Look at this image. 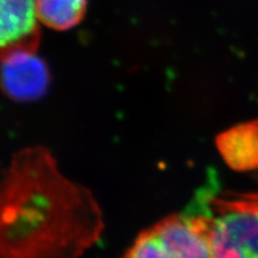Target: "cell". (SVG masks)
Wrapping results in <instances>:
<instances>
[{"label": "cell", "instance_id": "obj_3", "mask_svg": "<svg viewBox=\"0 0 258 258\" xmlns=\"http://www.w3.org/2000/svg\"><path fill=\"white\" fill-rule=\"evenodd\" d=\"M210 216L214 258H258V211L242 194L199 189Z\"/></svg>", "mask_w": 258, "mask_h": 258}, {"label": "cell", "instance_id": "obj_4", "mask_svg": "<svg viewBox=\"0 0 258 258\" xmlns=\"http://www.w3.org/2000/svg\"><path fill=\"white\" fill-rule=\"evenodd\" d=\"M36 0H0V52L2 56L36 53L40 26Z\"/></svg>", "mask_w": 258, "mask_h": 258}, {"label": "cell", "instance_id": "obj_8", "mask_svg": "<svg viewBox=\"0 0 258 258\" xmlns=\"http://www.w3.org/2000/svg\"><path fill=\"white\" fill-rule=\"evenodd\" d=\"M242 197L244 198L248 206H251L256 211H258V192L242 194Z\"/></svg>", "mask_w": 258, "mask_h": 258}, {"label": "cell", "instance_id": "obj_7", "mask_svg": "<svg viewBox=\"0 0 258 258\" xmlns=\"http://www.w3.org/2000/svg\"><path fill=\"white\" fill-rule=\"evenodd\" d=\"M39 22L54 30H68L84 19L87 0H36Z\"/></svg>", "mask_w": 258, "mask_h": 258}, {"label": "cell", "instance_id": "obj_6", "mask_svg": "<svg viewBox=\"0 0 258 258\" xmlns=\"http://www.w3.org/2000/svg\"><path fill=\"white\" fill-rule=\"evenodd\" d=\"M217 151L236 171L258 170V119L241 123L216 137Z\"/></svg>", "mask_w": 258, "mask_h": 258}, {"label": "cell", "instance_id": "obj_2", "mask_svg": "<svg viewBox=\"0 0 258 258\" xmlns=\"http://www.w3.org/2000/svg\"><path fill=\"white\" fill-rule=\"evenodd\" d=\"M122 258H214L210 216L201 194L197 191L183 212L140 232Z\"/></svg>", "mask_w": 258, "mask_h": 258}, {"label": "cell", "instance_id": "obj_5", "mask_svg": "<svg viewBox=\"0 0 258 258\" xmlns=\"http://www.w3.org/2000/svg\"><path fill=\"white\" fill-rule=\"evenodd\" d=\"M3 88L11 99L25 102L42 97L50 84V72L36 53L2 56Z\"/></svg>", "mask_w": 258, "mask_h": 258}, {"label": "cell", "instance_id": "obj_1", "mask_svg": "<svg viewBox=\"0 0 258 258\" xmlns=\"http://www.w3.org/2000/svg\"><path fill=\"white\" fill-rule=\"evenodd\" d=\"M0 198V258H81L103 231L91 190L67 179L43 147L12 157Z\"/></svg>", "mask_w": 258, "mask_h": 258}]
</instances>
